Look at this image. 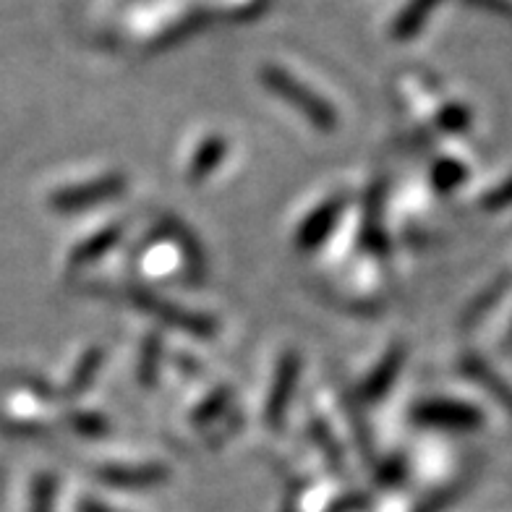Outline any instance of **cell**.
Wrapping results in <instances>:
<instances>
[{"label": "cell", "instance_id": "1", "mask_svg": "<svg viewBox=\"0 0 512 512\" xmlns=\"http://www.w3.org/2000/svg\"><path fill=\"white\" fill-rule=\"evenodd\" d=\"M126 301L131 306H136L139 311H147L149 317L160 319V322L168 324V327L186 330L189 335L209 337L215 332V324L209 322L207 317H202V314H191V311L170 304L165 298H157L155 293H147L144 288H126Z\"/></svg>", "mask_w": 512, "mask_h": 512}, {"label": "cell", "instance_id": "16", "mask_svg": "<svg viewBox=\"0 0 512 512\" xmlns=\"http://www.w3.org/2000/svg\"><path fill=\"white\" fill-rule=\"evenodd\" d=\"M81 512H113V510L97 505V502H84V505H81Z\"/></svg>", "mask_w": 512, "mask_h": 512}, {"label": "cell", "instance_id": "8", "mask_svg": "<svg viewBox=\"0 0 512 512\" xmlns=\"http://www.w3.org/2000/svg\"><path fill=\"white\" fill-rule=\"evenodd\" d=\"M225 152H228V142L225 139H220V136H212V139H207V142L199 147V152L194 155V160H191V170H189V181H204V178L212 173V170L220 165V160L225 157Z\"/></svg>", "mask_w": 512, "mask_h": 512}, {"label": "cell", "instance_id": "11", "mask_svg": "<svg viewBox=\"0 0 512 512\" xmlns=\"http://www.w3.org/2000/svg\"><path fill=\"white\" fill-rule=\"evenodd\" d=\"M100 364H102L100 348H92V351L84 353L81 364L76 366V371H74V379H71V384H68V392H71V395H79V392L84 390L89 382H92V377L97 374Z\"/></svg>", "mask_w": 512, "mask_h": 512}, {"label": "cell", "instance_id": "10", "mask_svg": "<svg viewBox=\"0 0 512 512\" xmlns=\"http://www.w3.org/2000/svg\"><path fill=\"white\" fill-rule=\"evenodd\" d=\"M421 421H432V424H473V416L465 408L445 403H426L416 411Z\"/></svg>", "mask_w": 512, "mask_h": 512}, {"label": "cell", "instance_id": "15", "mask_svg": "<svg viewBox=\"0 0 512 512\" xmlns=\"http://www.w3.org/2000/svg\"><path fill=\"white\" fill-rule=\"evenodd\" d=\"M50 497H53V479H50V476H42V479L37 481V492H34V499H37V510L34 512H48Z\"/></svg>", "mask_w": 512, "mask_h": 512}, {"label": "cell", "instance_id": "12", "mask_svg": "<svg viewBox=\"0 0 512 512\" xmlns=\"http://www.w3.org/2000/svg\"><path fill=\"white\" fill-rule=\"evenodd\" d=\"M74 429L84 434V437H102V434L108 432V421L102 416H95V413H76Z\"/></svg>", "mask_w": 512, "mask_h": 512}, {"label": "cell", "instance_id": "6", "mask_svg": "<svg viewBox=\"0 0 512 512\" xmlns=\"http://www.w3.org/2000/svg\"><path fill=\"white\" fill-rule=\"evenodd\" d=\"M102 481L115 486H152L165 479V468L160 465H113V468H102Z\"/></svg>", "mask_w": 512, "mask_h": 512}, {"label": "cell", "instance_id": "7", "mask_svg": "<svg viewBox=\"0 0 512 512\" xmlns=\"http://www.w3.org/2000/svg\"><path fill=\"white\" fill-rule=\"evenodd\" d=\"M400 364H403V351H400V348H392V351H387V356L382 358V364L374 369V374H371V377L366 379L364 387H361V395H364V400L382 398L384 392H387V387L395 382V374H398Z\"/></svg>", "mask_w": 512, "mask_h": 512}, {"label": "cell", "instance_id": "9", "mask_svg": "<svg viewBox=\"0 0 512 512\" xmlns=\"http://www.w3.org/2000/svg\"><path fill=\"white\" fill-rule=\"evenodd\" d=\"M118 238H121V225H110L108 230H102V233H97V236H92L89 241L81 243L79 249L71 254V264L95 262L97 256L105 254V251H108Z\"/></svg>", "mask_w": 512, "mask_h": 512}, {"label": "cell", "instance_id": "14", "mask_svg": "<svg viewBox=\"0 0 512 512\" xmlns=\"http://www.w3.org/2000/svg\"><path fill=\"white\" fill-rule=\"evenodd\" d=\"M147 356H144V364H139V374H142V382L149 384L152 379H155V364H157V358H160V348H157V340H152L149 337L147 340Z\"/></svg>", "mask_w": 512, "mask_h": 512}, {"label": "cell", "instance_id": "13", "mask_svg": "<svg viewBox=\"0 0 512 512\" xmlns=\"http://www.w3.org/2000/svg\"><path fill=\"white\" fill-rule=\"evenodd\" d=\"M225 403H228V392H215V395H212V398H209L207 403H204L202 408H199V411H196L194 421H196V424H202V421H209V418H215L217 413L223 411Z\"/></svg>", "mask_w": 512, "mask_h": 512}, {"label": "cell", "instance_id": "5", "mask_svg": "<svg viewBox=\"0 0 512 512\" xmlns=\"http://www.w3.org/2000/svg\"><path fill=\"white\" fill-rule=\"evenodd\" d=\"M340 212H343V199H332V202L322 204V207H319L304 225H301V230H298V238H296L298 249L306 251V249H314L317 243H322L324 238H327V233L332 230V225L337 223Z\"/></svg>", "mask_w": 512, "mask_h": 512}, {"label": "cell", "instance_id": "3", "mask_svg": "<svg viewBox=\"0 0 512 512\" xmlns=\"http://www.w3.org/2000/svg\"><path fill=\"white\" fill-rule=\"evenodd\" d=\"M126 191V178L123 176H105L100 181L84 183V186H76V189H63L50 199L53 209L58 212H76V209H87L89 204L105 202V199H113V196L123 194Z\"/></svg>", "mask_w": 512, "mask_h": 512}, {"label": "cell", "instance_id": "2", "mask_svg": "<svg viewBox=\"0 0 512 512\" xmlns=\"http://www.w3.org/2000/svg\"><path fill=\"white\" fill-rule=\"evenodd\" d=\"M267 84L275 89L277 95L285 97L293 108L301 110L319 131H335L337 128V115L332 113L330 105L319 100L317 95H311L309 89H304L301 84H296V81L288 79L285 74H275V71L267 76Z\"/></svg>", "mask_w": 512, "mask_h": 512}, {"label": "cell", "instance_id": "4", "mask_svg": "<svg viewBox=\"0 0 512 512\" xmlns=\"http://www.w3.org/2000/svg\"><path fill=\"white\" fill-rule=\"evenodd\" d=\"M296 379H298V356L290 351L280 358L275 382H272L270 400H267V408H264V418H267V424H270L272 429H277V426L283 424L285 411H288V403H290V395H293V387H296Z\"/></svg>", "mask_w": 512, "mask_h": 512}]
</instances>
